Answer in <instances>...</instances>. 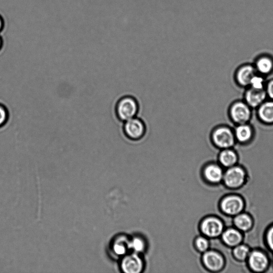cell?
<instances>
[{"label": "cell", "instance_id": "1", "mask_svg": "<svg viewBox=\"0 0 273 273\" xmlns=\"http://www.w3.org/2000/svg\"><path fill=\"white\" fill-rule=\"evenodd\" d=\"M140 110L138 99L131 95H125L120 98L115 107V115L119 121L124 122L138 117Z\"/></svg>", "mask_w": 273, "mask_h": 273}, {"label": "cell", "instance_id": "2", "mask_svg": "<svg viewBox=\"0 0 273 273\" xmlns=\"http://www.w3.org/2000/svg\"><path fill=\"white\" fill-rule=\"evenodd\" d=\"M210 140L220 150L232 148L236 143L233 129L226 125H219L210 134Z\"/></svg>", "mask_w": 273, "mask_h": 273}, {"label": "cell", "instance_id": "3", "mask_svg": "<svg viewBox=\"0 0 273 273\" xmlns=\"http://www.w3.org/2000/svg\"><path fill=\"white\" fill-rule=\"evenodd\" d=\"M122 123V131L126 139L132 142H139L145 138L147 126L141 118L136 117Z\"/></svg>", "mask_w": 273, "mask_h": 273}, {"label": "cell", "instance_id": "4", "mask_svg": "<svg viewBox=\"0 0 273 273\" xmlns=\"http://www.w3.org/2000/svg\"><path fill=\"white\" fill-rule=\"evenodd\" d=\"M228 115L235 125L248 123L253 117V109L244 100H237L229 107Z\"/></svg>", "mask_w": 273, "mask_h": 273}, {"label": "cell", "instance_id": "5", "mask_svg": "<svg viewBox=\"0 0 273 273\" xmlns=\"http://www.w3.org/2000/svg\"><path fill=\"white\" fill-rule=\"evenodd\" d=\"M257 74L254 65L247 64L239 67L235 73V79L237 85L243 88L249 87L251 80Z\"/></svg>", "mask_w": 273, "mask_h": 273}, {"label": "cell", "instance_id": "6", "mask_svg": "<svg viewBox=\"0 0 273 273\" xmlns=\"http://www.w3.org/2000/svg\"><path fill=\"white\" fill-rule=\"evenodd\" d=\"M265 89L259 90L248 87L244 95V101L252 109H257L267 99Z\"/></svg>", "mask_w": 273, "mask_h": 273}, {"label": "cell", "instance_id": "7", "mask_svg": "<svg viewBox=\"0 0 273 273\" xmlns=\"http://www.w3.org/2000/svg\"><path fill=\"white\" fill-rule=\"evenodd\" d=\"M233 130L236 143L246 144L254 138V129L249 123L235 125Z\"/></svg>", "mask_w": 273, "mask_h": 273}, {"label": "cell", "instance_id": "8", "mask_svg": "<svg viewBox=\"0 0 273 273\" xmlns=\"http://www.w3.org/2000/svg\"><path fill=\"white\" fill-rule=\"evenodd\" d=\"M121 267L125 272L139 273L143 268V262L138 254H132L123 258Z\"/></svg>", "mask_w": 273, "mask_h": 273}, {"label": "cell", "instance_id": "9", "mask_svg": "<svg viewBox=\"0 0 273 273\" xmlns=\"http://www.w3.org/2000/svg\"><path fill=\"white\" fill-rule=\"evenodd\" d=\"M223 224L216 218H208L204 220L201 225L202 232L207 236L214 237L221 234Z\"/></svg>", "mask_w": 273, "mask_h": 273}, {"label": "cell", "instance_id": "10", "mask_svg": "<svg viewBox=\"0 0 273 273\" xmlns=\"http://www.w3.org/2000/svg\"><path fill=\"white\" fill-rule=\"evenodd\" d=\"M259 120L262 123L273 125V100H266L256 109Z\"/></svg>", "mask_w": 273, "mask_h": 273}, {"label": "cell", "instance_id": "11", "mask_svg": "<svg viewBox=\"0 0 273 273\" xmlns=\"http://www.w3.org/2000/svg\"><path fill=\"white\" fill-rule=\"evenodd\" d=\"M245 177V173L240 167H231L225 175V182L228 187H237L243 183Z\"/></svg>", "mask_w": 273, "mask_h": 273}, {"label": "cell", "instance_id": "12", "mask_svg": "<svg viewBox=\"0 0 273 273\" xmlns=\"http://www.w3.org/2000/svg\"><path fill=\"white\" fill-rule=\"evenodd\" d=\"M254 65L258 74L265 77L273 72V58L267 55L260 56Z\"/></svg>", "mask_w": 273, "mask_h": 273}, {"label": "cell", "instance_id": "13", "mask_svg": "<svg viewBox=\"0 0 273 273\" xmlns=\"http://www.w3.org/2000/svg\"><path fill=\"white\" fill-rule=\"evenodd\" d=\"M243 202L240 197L235 196L227 197L222 203L223 211L227 214L235 215L243 208Z\"/></svg>", "mask_w": 273, "mask_h": 273}, {"label": "cell", "instance_id": "14", "mask_svg": "<svg viewBox=\"0 0 273 273\" xmlns=\"http://www.w3.org/2000/svg\"><path fill=\"white\" fill-rule=\"evenodd\" d=\"M203 260L207 268L212 270L220 269L224 263L222 256L214 251H207L203 256Z\"/></svg>", "mask_w": 273, "mask_h": 273}, {"label": "cell", "instance_id": "15", "mask_svg": "<svg viewBox=\"0 0 273 273\" xmlns=\"http://www.w3.org/2000/svg\"><path fill=\"white\" fill-rule=\"evenodd\" d=\"M249 263L252 268L259 271L263 270L267 267L268 261L266 257L263 254L256 251L250 255Z\"/></svg>", "mask_w": 273, "mask_h": 273}, {"label": "cell", "instance_id": "16", "mask_svg": "<svg viewBox=\"0 0 273 273\" xmlns=\"http://www.w3.org/2000/svg\"><path fill=\"white\" fill-rule=\"evenodd\" d=\"M207 179L212 183H218L221 181L223 177V172L219 166L211 164L206 167L204 172Z\"/></svg>", "mask_w": 273, "mask_h": 273}, {"label": "cell", "instance_id": "17", "mask_svg": "<svg viewBox=\"0 0 273 273\" xmlns=\"http://www.w3.org/2000/svg\"><path fill=\"white\" fill-rule=\"evenodd\" d=\"M219 159L220 163L225 166H232L237 161V156L232 148L222 150Z\"/></svg>", "mask_w": 273, "mask_h": 273}, {"label": "cell", "instance_id": "18", "mask_svg": "<svg viewBox=\"0 0 273 273\" xmlns=\"http://www.w3.org/2000/svg\"><path fill=\"white\" fill-rule=\"evenodd\" d=\"M223 240L225 242L230 246H236L241 241V235L240 233L235 229H228L224 233Z\"/></svg>", "mask_w": 273, "mask_h": 273}, {"label": "cell", "instance_id": "19", "mask_svg": "<svg viewBox=\"0 0 273 273\" xmlns=\"http://www.w3.org/2000/svg\"><path fill=\"white\" fill-rule=\"evenodd\" d=\"M235 224L239 229L246 230L251 227V220L246 215H240L235 219Z\"/></svg>", "mask_w": 273, "mask_h": 273}, {"label": "cell", "instance_id": "20", "mask_svg": "<svg viewBox=\"0 0 273 273\" xmlns=\"http://www.w3.org/2000/svg\"><path fill=\"white\" fill-rule=\"evenodd\" d=\"M266 84L265 77L257 73L251 80L249 87L259 90L265 89Z\"/></svg>", "mask_w": 273, "mask_h": 273}, {"label": "cell", "instance_id": "21", "mask_svg": "<svg viewBox=\"0 0 273 273\" xmlns=\"http://www.w3.org/2000/svg\"><path fill=\"white\" fill-rule=\"evenodd\" d=\"M145 246L144 241L140 237H134L128 241V249L133 250L136 254L143 251Z\"/></svg>", "mask_w": 273, "mask_h": 273}, {"label": "cell", "instance_id": "22", "mask_svg": "<svg viewBox=\"0 0 273 273\" xmlns=\"http://www.w3.org/2000/svg\"><path fill=\"white\" fill-rule=\"evenodd\" d=\"M128 249V242L125 244L121 240H117L113 245V251L114 253L118 256H123L127 252Z\"/></svg>", "mask_w": 273, "mask_h": 273}, {"label": "cell", "instance_id": "23", "mask_svg": "<svg viewBox=\"0 0 273 273\" xmlns=\"http://www.w3.org/2000/svg\"><path fill=\"white\" fill-rule=\"evenodd\" d=\"M234 254L237 258L243 260L248 256L249 249L245 246H240L234 249Z\"/></svg>", "mask_w": 273, "mask_h": 273}, {"label": "cell", "instance_id": "24", "mask_svg": "<svg viewBox=\"0 0 273 273\" xmlns=\"http://www.w3.org/2000/svg\"><path fill=\"white\" fill-rule=\"evenodd\" d=\"M195 244L197 249L201 252H206L209 247L208 240L203 237H198L196 240Z\"/></svg>", "mask_w": 273, "mask_h": 273}, {"label": "cell", "instance_id": "25", "mask_svg": "<svg viewBox=\"0 0 273 273\" xmlns=\"http://www.w3.org/2000/svg\"><path fill=\"white\" fill-rule=\"evenodd\" d=\"M9 112L7 108L0 104V127H3L8 121Z\"/></svg>", "mask_w": 273, "mask_h": 273}, {"label": "cell", "instance_id": "26", "mask_svg": "<svg viewBox=\"0 0 273 273\" xmlns=\"http://www.w3.org/2000/svg\"><path fill=\"white\" fill-rule=\"evenodd\" d=\"M265 90L267 98L273 100V79L266 82Z\"/></svg>", "mask_w": 273, "mask_h": 273}, {"label": "cell", "instance_id": "27", "mask_svg": "<svg viewBox=\"0 0 273 273\" xmlns=\"http://www.w3.org/2000/svg\"><path fill=\"white\" fill-rule=\"evenodd\" d=\"M267 241L270 248L273 250V227L269 231L267 235Z\"/></svg>", "mask_w": 273, "mask_h": 273}, {"label": "cell", "instance_id": "28", "mask_svg": "<svg viewBox=\"0 0 273 273\" xmlns=\"http://www.w3.org/2000/svg\"><path fill=\"white\" fill-rule=\"evenodd\" d=\"M2 25H3V24H2V20L0 19V29L2 28Z\"/></svg>", "mask_w": 273, "mask_h": 273}, {"label": "cell", "instance_id": "29", "mask_svg": "<svg viewBox=\"0 0 273 273\" xmlns=\"http://www.w3.org/2000/svg\"><path fill=\"white\" fill-rule=\"evenodd\" d=\"M0 46H1V41H0Z\"/></svg>", "mask_w": 273, "mask_h": 273}]
</instances>
